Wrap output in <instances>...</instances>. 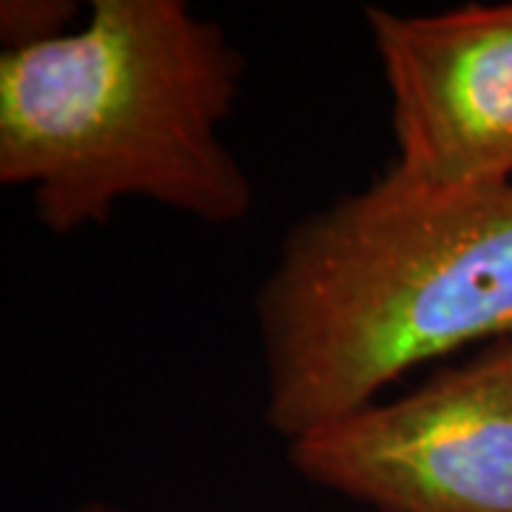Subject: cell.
<instances>
[{
  "label": "cell",
  "mask_w": 512,
  "mask_h": 512,
  "mask_svg": "<svg viewBox=\"0 0 512 512\" xmlns=\"http://www.w3.org/2000/svg\"><path fill=\"white\" fill-rule=\"evenodd\" d=\"M288 461L376 512H512V339L296 436Z\"/></svg>",
  "instance_id": "3"
},
{
  "label": "cell",
  "mask_w": 512,
  "mask_h": 512,
  "mask_svg": "<svg viewBox=\"0 0 512 512\" xmlns=\"http://www.w3.org/2000/svg\"><path fill=\"white\" fill-rule=\"evenodd\" d=\"M365 23L390 92L393 171L430 191L512 183V0L367 6Z\"/></svg>",
  "instance_id": "4"
},
{
  "label": "cell",
  "mask_w": 512,
  "mask_h": 512,
  "mask_svg": "<svg viewBox=\"0 0 512 512\" xmlns=\"http://www.w3.org/2000/svg\"><path fill=\"white\" fill-rule=\"evenodd\" d=\"M83 512H117V510H109V507H89V510Z\"/></svg>",
  "instance_id": "6"
},
{
  "label": "cell",
  "mask_w": 512,
  "mask_h": 512,
  "mask_svg": "<svg viewBox=\"0 0 512 512\" xmlns=\"http://www.w3.org/2000/svg\"><path fill=\"white\" fill-rule=\"evenodd\" d=\"M245 57L185 0H94L83 29L0 55V183L55 237L140 197L208 225L251 214L222 126Z\"/></svg>",
  "instance_id": "2"
},
{
  "label": "cell",
  "mask_w": 512,
  "mask_h": 512,
  "mask_svg": "<svg viewBox=\"0 0 512 512\" xmlns=\"http://www.w3.org/2000/svg\"><path fill=\"white\" fill-rule=\"evenodd\" d=\"M77 15L72 0H3L0 3V35L6 49H23L43 40L66 35V26Z\"/></svg>",
  "instance_id": "5"
},
{
  "label": "cell",
  "mask_w": 512,
  "mask_h": 512,
  "mask_svg": "<svg viewBox=\"0 0 512 512\" xmlns=\"http://www.w3.org/2000/svg\"><path fill=\"white\" fill-rule=\"evenodd\" d=\"M254 313L265 421L288 441L410 367L512 339V183L430 191L390 168L293 222Z\"/></svg>",
  "instance_id": "1"
}]
</instances>
